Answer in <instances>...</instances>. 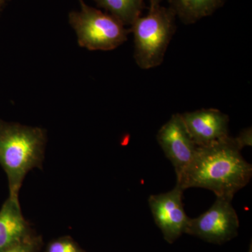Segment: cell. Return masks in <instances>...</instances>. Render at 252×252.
<instances>
[{
  "label": "cell",
  "mask_w": 252,
  "mask_h": 252,
  "mask_svg": "<svg viewBox=\"0 0 252 252\" xmlns=\"http://www.w3.org/2000/svg\"><path fill=\"white\" fill-rule=\"evenodd\" d=\"M235 138L227 137L205 147H198L190 165L177 184L183 190L198 187L212 190L217 197L233 199L251 180L252 167L241 155Z\"/></svg>",
  "instance_id": "cell-1"
},
{
  "label": "cell",
  "mask_w": 252,
  "mask_h": 252,
  "mask_svg": "<svg viewBox=\"0 0 252 252\" xmlns=\"http://www.w3.org/2000/svg\"><path fill=\"white\" fill-rule=\"evenodd\" d=\"M46 142L41 127L0 121V165L7 177L9 196L18 198L28 172L41 167Z\"/></svg>",
  "instance_id": "cell-2"
},
{
  "label": "cell",
  "mask_w": 252,
  "mask_h": 252,
  "mask_svg": "<svg viewBox=\"0 0 252 252\" xmlns=\"http://www.w3.org/2000/svg\"><path fill=\"white\" fill-rule=\"evenodd\" d=\"M157 5L152 4L149 14L137 18L132 25L134 58L143 69L162 64L175 32L172 15Z\"/></svg>",
  "instance_id": "cell-3"
},
{
  "label": "cell",
  "mask_w": 252,
  "mask_h": 252,
  "mask_svg": "<svg viewBox=\"0 0 252 252\" xmlns=\"http://www.w3.org/2000/svg\"><path fill=\"white\" fill-rule=\"evenodd\" d=\"M79 3L80 10L69 14L79 46L89 51H112L127 40L129 31L119 20L89 6L84 0Z\"/></svg>",
  "instance_id": "cell-4"
},
{
  "label": "cell",
  "mask_w": 252,
  "mask_h": 252,
  "mask_svg": "<svg viewBox=\"0 0 252 252\" xmlns=\"http://www.w3.org/2000/svg\"><path fill=\"white\" fill-rule=\"evenodd\" d=\"M233 199L217 197L207 211L195 219H190L186 232L210 242L222 243L233 238L239 227V220Z\"/></svg>",
  "instance_id": "cell-5"
},
{
  "label": "cell",
  "mask_w": 252,
  "mask_h": 252,
  "mask_svg": "<svg viewBox=\"0 0 252 252\" xmlns=\"http://www.w3.org/2000/svg\"><path fill=\"white\" fill-rule=\"evenodd\" d=\"M157 140L179 178L190 165L198 148L189 135L181 114H173L160 127Z\"/></svg>",
  "instance_id": "cell-6"
},
{
  "label": "cell",
  "mask_w": 252,
  "mask_h": 252,
  "mask_svg": "<svg viewBox=\"0 0 252 252\" xmlns=\"http://www.w3.org/2000/svg\"><path fill=\"white\" fill-rule=\"evenodd\" d=\"M184 190L177 184L170 191L152 195L149 198L154 220L169 241L186 232L190 220L184 207Z\"/></svg>",
  "instance_id": "cell-7"
},
{
  "label": "cell",
  "mask_w": 252,
  "mask_h": 252,
  "mask_svg": "<svg viewBox=\"0 0 252 252\" xmlns=\"http://www.w3.org/2000/svg\"><path fill=\"white\" fill-rule=\"evenodd\" d=\"M197 147H205L229 137V118L217 109H202L181 114Z\"/></svg>",
  "instance_id": "cell-8"
},
{
  "label": "cell",
  "mask_w": 252,
  "mask_h": 252,
  "mask_svg": "<svg viewBox=\"0 0 252 252\" xmlns=\"http://www.w3.org/2000/svg\"><path fill=\"white\" fill-rule=\"evenodd\" d=\"M29 238L18 198L9 196L0 210V252Z\"/></svg>",
  "instance_id": "cell-9"
},
{
  "label": "cell",
  "mask_w": 252,
  "mask_h": 252,
  "mask_svg": "<svg viewBox=\"0 0 252 252\" xmlns=\"http://www.w3.org/2000/svg\"><path fill=\"white\" fill-rule=\"evenodd\" d=\"M222 0H177L176 11L186 23H193L211 15Z\"/></svg>",
  "instance_id": "cell-10"
},
{
  "label": "cell",
  "mask_w": 252,
  "mask_h": 252,
  "mask_svg": "<svg viewBox=\"0 0 252 252\" xmlns=\"http://www.w3.org/2000/svg\"><path fill=\"white\" fill-rule=\"evenodd\" d=\"M111 13L124 26L131 25L140 17L143 0H94Z\"/></svg>",
  "instance_id": "cell-11"
},
{
  "label": "cell",
  "mask_w": 252,
  "mask_h": 252,
  "mask_svg": "<svg viewBox=\"0 0 252 252\" xmlns=\"http://www.w3.org/2000/svg\"><path fill=\"white\" fill-rule=\"evenodd\" d=\"M47 252H82L74 242L69 240H57L50 244Z\"/></svg>",
  "instance_id": "cell-12"
},
{
  "label": "cell",
  "mask_w": 252,
  "mask_h": 252,
  "mask_svg": "<svg viewBox=\"0 0 252 252\" xmlns=\"http://www.w3.org/2000/svg\"><path fill=\"white\" fill-rule=\"evenodd\" d=\"M35 244L28 238L21 243L2 252H34Z\"/></svg>",
  "instance_id": "cell-13"
},
{
  "label": "cell",
  "mask_w": 252,
  "mask_h": 252,
  "mask_svg": "<svg viewBox=\"0 0 252 252\" xmlns=\"http://www.w3.org/2000/svg\"><path fill=\"white\" fill-rule=\"evenodd\" d=\"M252 128L249 127L242 131L235 140L239 147L243 149L246 146H252Z\"/></svg>",
  "instance_id": "cell-14"
},
{
  "label": "cell",
  "mask_w": 252,
  "mask_h": 252,
  "mask_svg": "<svg viewBox=\"0 0 252 252\" xmlns=\"http://www.w3.org/2000/svg\"><path fill=\"white\" fill-rule=\"evenodd\" d=\"M8 0H0V12H1V10H2L3 7L6 5V2H7Z\"/></svg>",
  "instance_id": "cell-15"
},
{
  "label": "cell",
  "mask_w": 252,
  "mask_h": 252,
  "mask_svg": "<svg viewBox=\"0 0 252 252\" xmlns=\"http://www.w3.org/2000/svg\"><path fill=\"white\" fill-rule=\"evenodd\" d=\"M160 0H152V4H158Z\"/></svg>",
  "instance_id": "cell-16"
}]
</instances>
